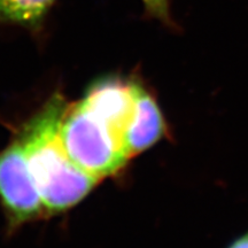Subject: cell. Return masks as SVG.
<instances>
[{"mask_svg": "<svg viewBox=\"0 0 248 248\" xmlns=\"http://www.w3.org/2000/svg\"><path fill=\"white\" fill-rule=\"evenodd\" d=\"M68 108L55 93L18 132L33 182L46 214H59L76 206L98 184L70 159L60 137L62 120Z\"/></svg>", "mask_w": 248, "mask_h": 248, "instance_id": "6da1fadb", "label": "cell"}, {"mask_svg": "<svg viewBox=\"0 0 248 248\" xmlns=\"http://www.w3.org/2000/svg\"><path fill=\"white\" fill-rule=\"evenodd\" d=\"M60 137L70 159L98 181L116 173L129 160L113 133L79 102L68 106Z\"/></svg>", "mask_w": 248, "mask_h": 248, "instance_id": "7a4b0ae2", "label": "cell"}, {"mask_svg": "<svg viewBox=\"0 0 248 248\" xmlns=\"http://www.w3.org/2000/svg\"><path fill=\"white\" fill-rule=\"evenodd\" d=\"M0 203L7 216L9 231L46 214L17 138L0 152Z\"/></svg>", "mask_w": 248, "mask_h": 248, "instance_id": "3957f363", "label": "cell"}, {"mask_svg": "<svg viewBox=\"0 0 248 248\" xmlns=\"http://www.w3.org/2000/svg\"><path fill=\"white\" fill-rule=\"evenodd\" d=\"M138 82L116 77L93 83L84 98L78 101L90 114L107 126L124 150V136L135 110ZM125 152V150H124Z\"/></svg>", "mask_w": 248, "mask_h": 248, "instance_id": "277c9868", "label": "cell"}, {"mask_svg": "<svg viewBox=\"0 0 248 248\" xmlns=\"http://www.w3.org/2000/svg\"><path fill=\"white\" fill-rule=\"evenodd\" d=\"M168 135V125L156 99L139 83L135 110L125 136L124 150L128 157L147 151Z\"/></svg>", "mask_w": 248, "mask_h": 248, "instance_id": "5b68a950", "label": "cell"}, {"mask_svg": "<svg viewBox=\"0 0 248 248\" xmlns=\"http://www.w3.org/2000/svg\"><path fill=\"white\" fill-rule=\"evenodd\" d=\"M58 0H0V23L22 27L32 32L44 28Z\"/></svg>", "mask_w": 248, "mask_h": 248, "instance_id": "8992f818", "label": "cell"}, {"mask_svg": "<svg viewBox=\"0 0 248 248\" xmlns=\"http://www.w3.org/2000/svg\"><path fill=\"white\" fill-rule=\"evenodd\" d=\"M145 14L148 17L160 21L168 28H175L171 12H170V0H141Z\"/></svg>", "mask_w": 248, "mask_h": 248, "instance_id": "52a82bcc", "label": "cell"}, {"mask_svg": "<svg viewBox=\"0 0 248 248\" xmlns=\"http://www.w3.org/2000/svg\"><path fill=\"white\" fill-rule=\"evenodd\" d=\"M226 248H248V230L231 241Z\"/></svg>", "mask_w": 248, "mask_h": 248, "instance_id": "ba28073f", "label": "cell"}]
</instances>
